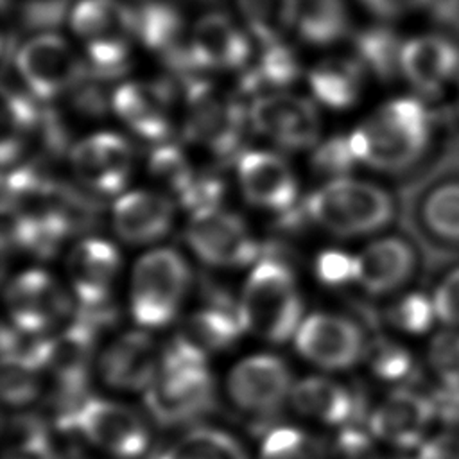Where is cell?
<instances>
[{"label":"cell","mask_w":459,"mask_h":459,"mask_svg":"<svg viewBox=\"0 0 459 459\" xmlns=\"http://www.w3.org/2000/svg\"><path fill=\"white\" fill-rule=\"evenodd\" d=\"M432 120L427 108L412 97L385 102L350 136L359 161L382 172H402L427 151Z\"/></svg>","instance_id":"1"},{"label":"cell","mask_w":459,"mask_h":459,"mask_svg":"<svg viewBox=\"0 0 459 459\" xmlns=\"http://www.w3.org/2000/svg\"><path fill=\"white\" fill-rule=\"evenodd\" d=\"M213 396L204 351L185 335L176 337L161 353L160 373L145 391L151 414L165 425L192 421L212 409Z\"/></svg>","instance_id":"2"},{"label":"cell","mask_w":459,"mask_h":459,"mask_svg":"<svg viewBox=\"0 0 459 459\" xmlns=\"http://www.w3.org/2000/svg\"><path fill=\"white\" fill-rule=\"evenodd\" d=\"M305 212L333 235L357 237L385 228L394 217V203L375 183L335 178L307 197Z\"/></svg>","instance_id":"3"},{"label":"cell","mask_w":459,"mask_h":459,"mask_svg":"<svg viewBox=\"0 0 459 459\" xmlns=\"http://www.w3.org/2000/svg\"><path fill=\"white\" fill-rule=\"evenodd\" d=\"M303 303L292 271L276 260H262L249 274L240 299L244 330L269 342L296 335Z\"/></svg>","instance_id":"4"},{"label":"cell","mask_w":459,"mask_h":459,"mask_svg":"<svg viewBox=\"0 0 459 459\" xmlns=\"http://www.w3.org/2000/svg\"><path fill=\"white\" fill-rule=\"evenodd\" d=\"M190 273L185 258L158 247L138 258L131 278V314L142 326L158 328L170 323L188 289Z\"/></svg>","instance_id":"5"},{"label":"cell","mask_w":459,"mask_h":459,"mask_svg":"<svg viewBox=\"0 0 459 459\" xmlns=\"http://www.w3.org/2000/svg\"><path fill=\"white\" fill-rule=\"evenodd\" d=\"M183 81L188 106V136L215 156L231 158L244 138V108L199 75Z\"/></svg>","instance_id":"6"},{"label":"cell","mask_w":459,"mask_h":459,"mask_svg":"<svg viewBox=\"0 0 459 459\" xmlns=\"http://www.w3.org/2000/svg\"><path fill=\"white\" fill-rule=\"evenodd\" d=\"M59 425L122 459L142 455L151 441L149 429L136 411L104 398H84L72 414L59 420Z\"/></svg>","instance_id":"7"},{"label":"cell","mask_w":459,"mask_h":459,"mask_svg":"<svg viewBox=\"0 0 459 459\" xmlns=\"http://www.w3.org/2000/svg\"><path fill=\"white\" fill-rule=\"evenodd\" d=\"M186 240L203 262L217 267H244L255 262L260 251L246 222L221 206L194 212Z\"/></svg>","instance_id":"8"},{"label":"cell","mask_w":459,"mask_h":459,"mask_svg":"<svg viewBox=\"0 0 459 459\" xmlns=\"http://www.w3.org/2000/svg\"><path fill=\"white\" fill-rule=\"evenodd\" d=\"M16 70L27 90L39 99L72 91L86 75V65L56 34H41L25 43L16 57Z\"/></svg>","instance_id":"9"},{"label":"cell","mask_w":459,"mask_h":459,"mask_svg":"<svg viewBox=\"0 0 459 459\" xmlns=\"http://www.w3.org/2000/svg\"><path fill=\"white\" fill-rule=\"evenodd\" d=\"M249 120L255 131L290 151L314 147L321 133L314 104L290 93L258 97L251 106Z\"/></svg>","instance_id":"10"},{"label":"cell","mask_w":459,"mask_h":459,"mask_svg":"<svg viewBox=\"0 0 459 459\" xmlns=\"http://www.w3.org/2000/svg\"><path fill=\"white\" fill-rule=\"evenodd\" d=\"M294 344L299 355L325 369H346L368 348L360 328L351 319L325 312L303 319L294 335Z\"/></svg>","instance_id":"11"},{"label":"cell","mask_w":459,"mask_h":459,"mask_svg":"<svg viewBox=\"0 0 459 459\" xmlns=\"http://www.w3.org/2000/svg\"><path fill=\"white\" fill-rule=\"evenodd\" d=\"M231 402L251 414L276 411L292 391L289 366L276 355L260 353L237 362L228 375Z\"/></svg>","instance_id":"12"},{"label":"cell","mask_w":459,"mask_h":459,"mask_svg":"<svg viewBox=\"0 0 459 459\" xmlns=\"http://www.w3.org/2000/svg\"><path fill=\"white\" fill-rule=\"evenodd\" d=\"M5 303L13 326L29 333H45L70 308L65 290L41 269H29L14 276L7 287Z\"/></svg>","instance_id":"13"},{"label":"cell","mask_w":459,"mask_h":459,"mask_svg":"<svg viewBox=\"0 0 459 459\" xmlns=\"http://www.w3.org/2000/svg\"><path fill=\"white\" fill-rule=\"evenodd\" d=\"M131 169V145L120 134L97 133L81 140L72 149V170L91 192H120L129 179Z\"/></svg>","instance_id":"14"},{"label":"cell","mask_w":459,"mask_h":459,"mask_svg":"<svg viewBox=\"0 0 459 459\" xmlns=\"http://www.w3.org/2000/svg\"><path fill=\"white\" fill-rule=\"evenodd\" d=\"M436 420L430 394L412 389L389 393L369 418V432L396 448L418 450Z\"/></svg>","instance_id":"15"},{"label":"cell","mask_w":459,"mask_h":459,"mask_svg":"<svg viewBox=\"0 0 459 459\" xmlns=\"http://www.w3.org/2000/svg\"><path fill=\"white\" fill-rule=\"evenodd\" d=\"M416 271V249L403 237H380L355 255V283L369 294L400 290L414 278Z\"/></svg>","instance_id":"16"},{"label":"cell","mask_w":459,"mask_h":459,"mask_svg":"<svg viewBox=\"0 0 459 459\" xmlns=\"http://www.w3.org/2000/svg\"><path fill=\"white\" fill-rule=\"evenodd\" d=\"M161 355L145 332L118 335L100 355V378L113 389L147 391L160 373Z\"/></svg>","instance_id":"17"},{"label":"cell","mask_w":459,"mask_h":459,"mask_svg":"<svg viewBox=\"0 0 459 459\" xmlns=\"http://www.w3.org/2000/svg\"><path fill=\"white\" fill-rule=\"evenodd\" d=\"M238 185L256 208L271 212H287L298 197V181L290 167L274 152L249 151L237 163Z\"/></svg>","instance_id":"18"},{"label":"cell","mask_w":459,"mask_h":459,"mask_svg":"<svg viewBox=\"0 0 459 459\" xmlns=\"http://www.w3.org/2000/svg\"><path fill=\"white\" fill-rule=\"evenodd\" d=\"M120 267L117 247L104 238H84L68 255L66 273L81 307L106 305Z\"/></svg>","instance_id":"19"},{"label":"cell","mask_w":459,"mask_h":459,"mask_svg":"<svg viewBox=\"0 0 459 459\" xmlns=\"http://www.w3.org/2000/svg\"><path fill=\"white\" fill-rule=\"evenodd\" d=\"M172 84L169 81L129 82L113 93L115 113L133 133L147 140H163L172 131Z\"/></svg>","instance_id":"20"},{"label":"cell","mask_w":459,"mask_h":459,"mask_svg":"<svg viewBox=\"0 0 459 459\" xmlns=\"http://www.w3.org/2000/svg\"><path fill=\"white\" fill-rule=\"evenodd\" d=\"M402 74L423 95L439 93L459 74V48L441 34H425L403 43Z\"/></svg>","instance_id":"21"},{"label":"cell","mask_w":459,"mask_h":459,"mask_svg":"<svg viewBox=\"0 0 459 459\" xmlns=\"http://www.w3.org/2000/svg\"><path fill=\"white\" fill-rule=\"evenodd\" d=\"M172 219V201L156 192L133 190L120 195L113 206V228L129 244H149L165 237Z\"/></svg>","instance_id":"22"},{"label":"cell","mask_w":459,"mask_h":459,"mask_svg":"<svg viewBox=\"0 0 459 459\" xmlns=\"http://www.w3.org/2000/svg\"><path fill=\"white\" fill-rule=\"evenodd\" d=\"M418 222L432 247L459 249V176H445L429 185L418 203Z\"/></svg>","instance_id":"23"},{"label":"cell","mask_w":459,"mask_h":459,"mask_svg":"<svg viewBox=\"0 0 459 459\" xmlns=\"http://www.w3.org/2000/svg\"><path fill=\"white\" fill-rule=\"evenodd\" d=\"M190 50L199 70L237 68L249 56L247 38L221 13L201 18L190 38Z\"/></svg>","instance_id":"24"},{"label":"cell","mask_w":459,"mask_h":459,"mask_svg":"<svg viewBox=\"0 0 459 459\" xmlns=\"http://www.w3.org/2000/svg\"><path fill=\"white\" fill-rule=\"evenodd\" d=\"M294 409L326 425L350 423L357 414L355 396L337 380L308 377L294 384L290 391Z\"/></svg>","instance_id":"25"},{"label":"cell","mask_w":459,"mask_h":459,"mask_svg":"<svg viewBox=\"0 0 459 459\" xmlns=\"http://www.w3.org/2000/svg\"><path fill=\"white\" fill-rule=\"evenodd\" d=\"M316 99L333 109L350 108L360 93L362 63L359 59H323L308 75Z\"/></svg>","instance_id":"26"},{"label":"cell","mask_w":459,"mask_h":459,"mask_svg":"<svg viewBox=\"0 0 459 459\" xmlns=\"http://www.w3.org/2000/svg\"><path fill=\"white\" fill-rule=\"evenodd\" d=\"M242 330L240 305L231 307L226 301H213L188 317L183 335L206 353L208 350H226Z\"/></svg>","instance_id":"27"},{"label":"cell","mask_w":459,"mask_h":459,"mask_svg":"<svg viewBox=\"0 0 459 459\" xmlns=\"http://www.w3.org/2000/svg\"><path fill=\"white\" fill-rule=\"evenodd\" d=\"M74 30L88 41L134 32V9L117 0H84L72 13Z\"/></svg>","instance_id":"28"},{"label":"cell","mask_w":459,"mask_h":459,"mask_svg":"<svg viewBox=\"0 0 459 459\" xmlns=\"http://www.w3.org/2000/svg\"><path fill=\"white\" fill-rule=\"evenodd\" d=\"M181 32L183 18L172 4L149 0L134 9V34L151 50L165 56L183 45Z\"/></svg>","instance_id":"29"},{"label":"cell","mask_w":459,"mask_h":459,"mask_svg":"<svg viewBox=\"0 0 459 459\" xmlns=\"http://www.w3.org/2000/svg\"><path fill=\"white\" fill-rule=\"evenodd\" d=\"M296 22L301 38L314 45H328L348 32L342 0H299Z\"/></svg>","instance_id":"30"},{"label":"cell","mask_w":459,"mask_h":459,"mask_svg":"<svg viewBox=\"0 0 459 459\" xmlns=\"http://www.w3.org/2000/svg\"><path fill=\"white\" fill-rule=\"evenodd\" d=\"M359 61L366 65L378 79L391 81L402 72L403 43L394 30L387 27H369L353 38Z\"/></svg>","instance_id":"31"},{"label":"cell","mask_w":459,"mask_h":459,"mask_svg":"<svg viewBox=\"0 0 459 459\" xmlns=\"http://www.w3.org/2000/svg\"><path fill=\"white\" fill-rule=\"evenodd\" d=\"M253 34L267 43H278L298 20L299 0H238Z\"/></svg>","instance_id":"32"},{"label":"cell","mask_w":459,"mask_h":459,"mask_svg":"<svg viewBox=\"0 0 459 459\" xmlns=\"http://www.w3.org/2000/svg\"><path fill=\"white\" fill-rule=\"evenodd\" d=\"M160 459H246V454L228 432L195 429L170 445Z\"/></svg>","instance_id":"33"},{"label":"cell","mask_w":459,"mask_h":459,"mask_svg":"<svg viewBox=\"0 0 459 459\" xmlns=\"http://www.w3.org/2000/svg\"><path fill=\"white\" fill-rule=\"evenodd\" d=\"M299 75V63L294 52L283 45H269L258 65L247 70L240 79L244 93H255L262 88H283Z\"/></svg>","instance_id":"34"},{"label":"cell","mask_w":459,"mask_h":459,"mask_svg":"<svg viewBox=\"0 0 459 459\" xmlns=\"http://www.w3.org/2000/svg\"><path fill=\"white\" fill-rule=\"evenodd\" d=\"M149 169L154 179L165 185L172 194L181 199L195 179L185 154L172 145L156 147L149 160Z\"/></svg>","instance_id":"35"},{"label":"cell","mask_w":459,"mask_h":459,"mask_svg":"<svg viewBox=\"0 0 459 459\" xmlns=\"http://www.w3.org/2000/svg\"><path fill=\"white\" fill-rule=\"evenodd\" d=\"M436 319L434 301L423 292L403 294L387 312V321L393 326L412 335L427 333Z\"/></svg>","instance_id":"36"},{"label":"cell","mask_w":459,"mask_h":459,"mask_svg":"<svg viewBox=\"0 0 459 459\" xmlns=\"http://www.w3.org/2000/svg\"><path fill=\"white\" fill-rule=\"evenodd\" d=\"M260 459H325L316 441L294 427H278L262 443Z\"/></svg>","instance_id":"37"},{"label":"cell","mask_w":459,"mask_h":459,"mask_svg":"<svg viewBox=\"0 0 459 459\" xmlns=\"http://www.w3.org/2000/svg\"><path fill=\"white\" fill-rule=\"evenodd\" d=\"M366 355L369 369L380 380L402 382L414 369L412 355L403 346L387 339H377L371 342L366 348Z\"/></svg>","instance_id":"38"},{"label":"cell","mask_w":459,"mask_h":459,"mask_svg":"<svg viewBox=\"0 0 459 459\" xmlns=\"http://www.w3.org/2000/svg\"><path fill=\"white\" fill-rule=\"evenodd\" d=\"M427 360L443 385H459V330L445 328L429 342Z\"/></svg>","instance_id":"39"},{"label":"cell","mask_w":459,"mask_h":459,"mask_svg":"<svg viewBox=\"0 0 459 459\" xmlns=\"http://www.w3.org/2000/svg\"><path fill=\"white\" fill-rule=\"evenodd\" d=\"M312 167L330 178H346L344 174L355 165L357 156L350 145V136H335L314 147Z\"/></svg>","instance_id":"40"},{"label":"cell","mask_w":459,"mask_h":459,"mask_svg":"<svg viewBox=\"0 0 459 459\" xmlns=\"http://www.w3.org/2000/svg\"><path fill=\"white\" fill-rule=\"evenodd\" d=\"M38 369H30L20 364L4 362L2 371V393L4 400L11 405H23L32 402L39 394Z\"/></svg>","instance_id":"41"},{"label":"cell","mask_w":459,"mask_h":459,"mask_svg":"<svg viewBox=\"0 0 459 459\" xmlns=\"http://www.w3.org/2000/svg\"><path fill=\"white\" fill-rule=\"evenodd\" d=\"M436 317L445 328L459 330V264L448 269L432 292Z\"/></svg>","instance_id":"42"},{"label":"cell","mask_w":459,"mask_h":459,"mask_svg":"<svg viewBox=\"0 0 459 459\" xmlns=\"http://www.w3.org/2000/svg\"><path fill=\"white\" fill-rule=\"evenodd\" d=\"M70 0H27L20 9V22L29 30H48L57 27Z\"/></svg>","instance_id":"43"},{"label":"cell","mask_w":459,"mask_h":459,"mask_svg":"<svg viewBox=\"0 0 459 459\" xmlns=\"http://www.w3.org/2000/svg\"><path fill=\"white\" fill-rule=\"evenodd\" d=\"M316 273L323 283L332 287L355 281V256L337 249L323 251L317 256Z\"/></svg>","instance_id":"44"},{"label":"cell","mask_w":459,"mask_h":459,"mask_svg":"<svg viewBox=\"0 0 459 459\" xmlns=\"http://www.w3.org/2000/svg\"><path fill=\"white\" fill-rule=\"evenodd\" d=\"M414 459H459V434L446 430L427 437Z\"/></svg>","instance_id":"45"},{"label":"cell","mask_w":459,"mask_h":459,"mask_svg":"<svg viewBox=\"0 0 459 459\" xmlns=\"http://www.w3.org/2000/svg\"><path fill=\"white\" fill-rule=\"evenodd\" d=\"M436 420L448 427L459 425V385H443L430 396Z\"/></svg>","instance_id":"46"},{"label":"cell","mask_w":459,"mask_h":459,"mask_svg":"<svg viewBox=\"0 0 459 459\" xmlns=\"http://www.w3.org/2000/svg\"><path fill=\"white\" fill-rule=\"evenodd\" d=\"M360 2L380 18H394L414 7L434 4L436 0H360Z\"/></svg>","instance_id":"47"},{"label":"cell","mask_w":459,"mask_h":459,"mask_svg":"<svg viewBox=\"0 0 459 459\" xmlns=\"http://www.w3.org/2000/svg\"><path fill=\"white\" fill-rule=\"evenodd\" d=\"M5 459H38L30 455H22V454H5Z\"/></svg>","instance_id":"48"}]
</instances>
